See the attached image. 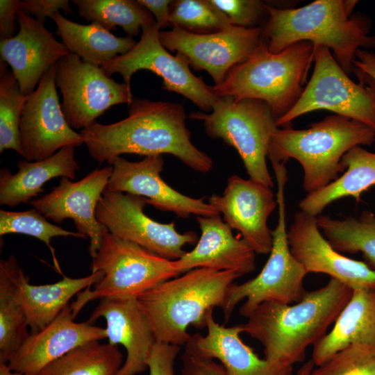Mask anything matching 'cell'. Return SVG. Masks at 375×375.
I'll list each match as a JSON object with an SVG mask.
<instances>
[{"instance_id":"obj_1","label":"cell","mask_w":375,"mask_h":375,"mask_svg":"<svg viewBox=\"0 0 375 375\" xmlns=\"http://www.w3.org/2000/svg\"><path fill=\"white\" fill-rule=\"evenodd\" d=\"M128 114L119 122H95L81 131L83 144L94 160L111 165L122 154H171L196 172L210 171L212 160L193 144L181 104L133 98Z\"/></svg>"},{"instance_id":"obj_2","label":"cell","mask_w":375,"mask_h":375,"mask_svg":"<svg viewBox=\"0 0 375 375\" xmlns=\"http://www.w3.org/2000/svg\"><path fill=\"white\" fill-rule=\"evenodd\" d=\"M352 292L331 278L324 286L306 292L295 304L261 303L240 324L242 333L261 343L265 359L271 364L293 366L303 362L307 348L327 333Z\"/></svg>"},{"instance_id":"obj_3","label":"cell","mask_w":375,"mask_h":375,"mask_svg":"<svg viewBox=\"0 0 375 375\" xmlns=\"http://www.w3.org/2000/svg\"><path fill=\"white\" fill-rule=\"evenodd\" d=\"M358 1L315 0L298 8H277L265 3L268 20L262 40L272 53L308 41L332 50L335 58L349 74L353 72L356 54L360 47L375 48V35H369L370 19L352 14Z\"/></svg>"},{"instance_id":"obj_4","label":"cell","mask_w":375,"mask_h":375,"mask_svg":"<svg viewBox=\"0 0 375 375\" xmlns=\"http://www.w3.org/2000/svg\"><path fill=\"white\" fill-rule=\"evenodd\" d=\"M240 276L233 271L196 268L138 297L156 341L185 345L191 337L188 327L206 328L208 314L223 307L228 288Z\"/></svg>"},{"instance_id":"obj_5","label":"cell","mask_w":375,"mask_h":375,"mask_svg":"<svg viewBox=\"0 0 375 375\" xmlns=\"http://www.w3.org/2000/svg\"><path fill=\"white\" fill-rule=\"evenodd\" d=\"M375 142V131L356 120L331 115L308 128H277L269 145L270 162L285 163L293 158L303 172V188L308 194L318 191L345 171L344 155L356 146Z\"/></svg>"},{"instance_id":"obj_6","label":"cell","mask_w":375,"mask_h":375,"mask_svg":"<svg viewBox=\"0 0 375 375\" xmlns=\"http://www.w3.org/2000/svg\"><path fill=\"white\" fill-rule=\"evenodd\" d=\"M314 55V44L308 41L272 53L261 39L245 61L232 67L221 84L212 86L213 91L217 98L263 101L277 120L300 98Z\"/></svg>"},{"instance_id":"obj_7","label":"cell","mask_w":375,"mask_h":375,"mask_svg":"<svg viewBox=\"0 0 375 375\" xmlns=\"http://www.w3.org/2000/svg\"><path fill=\"white\" fill-rule=\"evenodd\" d=\"M92 273L102 278L81 291L70 304L75 319L90 301L106 298H137L160 283L181 274L174 261L162 258L141 246L123 240L108 229L92 258Z\"/></svg>"},{"instance_id":"obj_8","label":"cell","mask_w":375,"mask_h":375,"mask_svg":"<svg viewBox=\"0 0 375 375\" xmlns=\"http://www.w3.org/2000/svg\"><path fill=\"white\" fill-rule=\"evenodd\" d=\"M277 183L278 220L272 231L273 244L260 272L241 284H232L222 310L226 324L235 306L242 300L240 314L248 316L261 303L276 301L290 304L299 301L307 292L303 280L308 274L292 256L288 240L285 220V185L288 181L285 164L272 165Z\"/></svg>"},{"instance_id":"obj_9","label":"cell","mask_w":375,"mask_h":375,"mask_svg":"<svg viewBox=\"0 0 375 375\" xmlns=\"http://www.w3.org/2000/svg\"><path fill=\"white\" fill-rule=\"evenodd\" d=\"M189 117L203 122L208 136L222 140L237 151L250 179L274 187L267 157L271 138L278 127L266 102L218 98L209 113L192 112Z\"/></svg>"},{"instance_id":"obj_10","label":"cell","mask_w":375,"mask_h":375,"mask_svg":"<svg viewBox=\"0 0 375 375\" xmlns=\"http://www.w3.org/2000/svg\"><path fill=\"white\" fill-rule=\"evenodd\" d=\"M314 69L310 80L295 105L276 120L279 128L310 112L326 110L360 122L375 131V80L361 70L353 72L359 82L353 81L342 69L329 49L315 47Z\"/></svg>"},{"instance_id":"obj_11","label":"cell","mask_w":375,"mask_h":375,"mask_svg":"<svg viewBox=\"0 0 375 375\" xmlns=\"http://www.w3.org/2000/svg\"><path fill=\"white\" fill-rule=\"evenodd\" d=\"M160 29L156 21L142 27L140 39L134 47L101 67V69L109 77L119 74L130 87L135 72L149 70L162 78L164 90L183 95L210 112L218 99L212 87L192 74L183 56H173L166 50L159 40Z\"/></svg>"},{"instance_id":"obj_12","label":"cell","mask_w":375,"mask_h":375,"mask_svg":"<svg viewBox=\"0 0 375 375\" xmlns=\"http://www.w3.org/2000/svg\"><path fill=\"white\" fill-rule=\"evenodd\" d=\"M56 83L62 97L63 115L75 130L90 126L110 107L130 105L133 99L130 86L70 52L56 64Z\"/></svg>"},{"instance_id":"obj_13","label":"cell","mask_w":375,"mask_h":375,"mask_svg":"<svg viewBox=\"0 0 375 375\" xmlns=\"http://www.w3.org/2000/svg\"><path fill=\"white\" fill-rule=\"evenodd\" d=\"M147 199L131 194L104 191L96 217L113 235L170 260L181 258L186 244H197L194 231L179 233L175 222L164 224L147 216Z\"/></svg>"},{"instance_id":"obj_14","label":"cell","mask_w":375,"mask_h":375,"mask_svg":"<svg viewBox=\"0 0 375 375\" xmlns=\"http://www.w3.org/2000/svg\"><path fill=\"white\" fill-rule=\"evenodd\" d=\"M262 29L235 26L212 33L196 34L176 26L159 32L165 49L183 56L194 70H205L221 84L235 65L245 61L261 40Z\"/></svg>"},{"instance_id":"obj_15","label":"cell","mask_w":375,"mask_h":375,"mask_svg":"<svg viewBox=\"0 0 375 375\" xmlns=\"http://www.w3.org/2000/svg\"><path fill=\"white\" fill-rule=\"evenodd\" d=\"M56 65L27 98L20 122L22 157L28 161L47 158L67 146L83 144L80 133L67 124L56 90Z\"/></svg>"},{"instance_id":"obj_16","label":"cell","mask_w":375,"mask_h":375,"mask_svg":"<svg viewBox=\"0 0 375 375\" xmlns=\"http://www.w3.org/2000/svg\"><path fill=\"white\" fill-rule=\"evenodd\" d=\"M207 201L232 230L240 232L256 253L269 254L273 236L267 219L277 207L271 188L231 175L223 193L212 194Z\"/></svg>"},{"instance_id":"obj_17","label":"cell","mask_w":375,"mask_h":375,"mask_svg":"<svg viewBox=\"0 0 375 375\" xmlns=\"http://www.w3.org/2000/svg\"><path fill=\"white\" fill-rule=\"evenodd\" d=\"M112 165L97 169L78 181L62 177L58 185L30 204L56 223L74 221L77 232L90 239L89 252L94 256L107 228L96 217L97 204L112 174Z\"/></svg>"},{"instance_id":"obj_18","label":"cell","mask_w":375,"mask_h":375,"mask_svg":"<svg viewBox=\"0 0 375 375\" xmlns=\"http://www.w3.org/2000/svg\"><path fill=\"white\" fill-rule=\"evenodd\" d=\"M164 165L162 155L146 156L138 162L119 156L111 165L112 172L105 191L144 197L156 209L180 218L219 214L204 198L186 196L169 185L160 176Z\"/></svg>"},{"instance_id":"obj_19","label":"cell","mask_w":375,"mask_h":375,"mask_svg":"<svg viewBox=\"0 0 375 375\" xmlns=\"http://www.w3.org/2000/svg\"><path fill=\"white\" fill-rule=\"evenodd\" d=\"M287 234L292 256L307 274H326L353 290L375 288V271L336 251L322 234L316 217L297 212Z\"/></svg>"},{"instance_id":"obj_20","label":"cell","mask_w":375,"mask_h":375,"mask_svg":"<svg viewBox=\"0 0 375 375\" xmlns=\"http://www.w3.org/2000/svg\"><path fill=\"white\" fill-rule=\"evenodd\" d=\"M17 34L0 41L1 60L9 65L28 97L48 71L69 51L44 24L18 8Z\"/></svg>"},{"instance_id":"obj_21","label":"cell","mask_w":375,"mask_h":375,"mask_svg":"<svg viewBox=\"0 0 375 375\" xmlns=\"http://www.w3.org/2000/svg\"><path fill=\"white\" fill-rule=\"evenodd\" d=\"M67 305L49 324L31 333L8 365L22 375H38L50 362L83 344L107 338L106 328L76 322Z\"/></svg>"},{"instance_id":"obj_22","label":"cell","mask_w":375,"mask_h":375,"mask_svg":"<svg viewBox=\"0 0 375 375\" xmlns=\"http://www.w3.org/2000/svg\"><path fill=\"white\" fill-rule=\"evenodd\" d=\"M103 317L108 343L126 350V358L116 375H136L147 368V360L156 342L137 298H106L90 316L88 322Z\"/></svg>"},{"instance_id":"obj_23","label":"cell","mask_w":375,"mask_h":375,"mask_svg":"<svg viewBox=\"0 0 375 375\" xmlns=\"http://www.w3.org/2000/svg\"><path fill=\"white\" fill-rule=\"evenodd\" d=\"M196 219L201 236L195 247L174 260L180 274L196 268H208L233 271L242 276L255 270L256 253L242 238L233 235L220 214L197 216Z\"/></svg>"},{"instance_id":"obj_24","label":"cell","mask_w":375,"mask_h":375,"mask_svg":"<svg viewBox=\"0 0 375 375\" xmlns=\"http://www.w3.org/2000/svg\"><path fill=\"white\" fill-rule=\"evenodd\" d=\"M206 328V335L196 333L190 340L201 354L219 360L227 375H294L292 366L273 365L260 358L240 338V324L220 325L212 311L207 315Z\"/></svg>"},{"instance_id":"obj_25","label":"cell","mask_w":375,"mask_h":375,"mask_svg":"<svg viewBox=\"0 0 375 375\" xmlns=\"http://www.w3.org/2000/svg\"><path fill=\"white\" fill-rule=\"evenodd\" d=\"M15 285V295L27 320L31 333H35L52 322L78 292L94 285L102 278L99 272L82 278H63L54 283H30L14 256L8 258Z\"/></svg>"},{"instance_id":"obj_26","label":"cell","mask_w":375,"mask_h":375,"mask_svg":"<svg viewBox=\"0 0 375 375\" xmlns=\"http://www.w3.org/2000/svg\"><path fill=\"white\" fill-rule=\"evenodd\" d=\"M74 146H67L51 156L38 161L19 160L17 172L0 170V205L10 208L28 203L44 191L43 185L56 177L76 178L79 170Z\"/></svg>"},{"instance_id":"obj_27","label":"cell","mask_w":375,"mask_h":375,"mask_svg":"<svg viewBox=\"0 0 375 375\" xmlns=\"http://www.w3.org/2000/svg\"><path fill=\"white\" fill-rule=\"evenodd\" d=\"M353 344L375 345V288L353 290L332 329L313 344L316 366Z\"/></svg>"},{"instance_id":"obj_28","label":"cell","mask_w":375,"mask_h":375,"mask_svg":"<svg viewBox=\"0 0 375 375\" xmlns=\"http://www.w3.org/2000/svg\"><path fill=\"white\" fill-rule=\"evenodd\" d=\"M51 18L56 24L57 35L68 51L83 62L100 67L115 57L126 53L136 44L131 37H117L96 23L74 22L60 12Z\"/></svg>"},{"instance_id":"obj_29","label":"cell","mask_w":375,"mask_h":375,"mask_svg":"<svg viewBox=\"0 0 375 375\" xmlns=\"http://www.w3.org/2000/svg\"><path fill=\"white\" fill-rule=\"evenodd\" d=\"M344 174L324 188L307 194L299 203L300 210L317 217L332 202L352 197L357 202L362 194L375 185V153L356 146L342 157Z\"/></svg>"},{"instance_id":"obj_30","label":"cell","mask_w":375,"mask_h":375,"mask_svg":"<svg viewBox=\"0 0 375 375\" xmlns=\"http://www.w3.org/2000/svg\"><path fill=\"white\" fill-rule=\"evenodd\" d=\"M317 224L331 245L340 253L361 252L375 271V215L363 211L359 216L333 219L319 215Z\"/></svg>"},{"instance_id":"obj_31","label":"cell","mask_w":375,"mask_h":375,"mask_svg":"<svg viewBox=\"0 0 375 375\" xmlns=\"http://www.w3.org/2000/svg\"><path fill=\"white\" fill-rule=\"evenodd\" d=\"M122 359L117 345L93 341L50 362L38 375H116Z\"/></svg>"},{"instance_id":"obj_32","label":"cell","mask_w":375,"mask_h":375,"mask_svg":"<svg viewBox=\"0 0 375 375\" xmlns=\"http://www.w3.org/2000/svg\"><path fill=\"white\" fill-rule=\"evenodd\" d=\"M78 15L87 22L96 23L108 31L120 26L127 36L139 35L142 27L155 19L151 12L134 0H73Z\"/></svg>"},{"instance_id":"obj_33","label":"cell","mask_w":375,"mask_h":375,"mask_svg":"<svg viewBox=\"0 0 375 375\" xmlns=\"http://www.w3.org/2000/svg\"><path fill=\"white\" fill-rule=\"evenodd\" d=\"M25 313L17 300L8 259L0 260V362L8 363L29 336Z\"/></svg>"},{"instance_id":"obj_34","label":"cell","mask_w":375,"mask_h":375,"mask_svg":"<svg viewBox=\"0 0 375 375\" xmlns=\"http://www.w3.org/2000/svg\"><path fill=\"white\" fill-rule=\"evenodd\" d=\"M26 97L8 64L0 62V153L12 149L22 156L19 122Z\"/></svg>"},{"instance_id":"obj_35","label":"cell","mask_w":375,"mask_h":375,"mask_svg":"<svg viewBox=\"0 0 375 375\" xmlns=\"http://www.w3.org/2000/svg\"><path fill=\"white\" fill-rule=\"evenodd\" d=\"M169 24L196 34L216 33L232 26L226 15L210 0L172 1Z\"/></svg>"},{"instance_id":"obj_36","label":"cell","mask_w":375,"mask_h":375,"mask_svg":"<svg viewBox=\"0 0 375 375\" xmlns=\"http://www.w3.org/2000/svg\"><path fill=\"white\" fill-rule=\"evenodd\" d=\"M10 233H21L34 237L44 242L51 251L56 267L60 269L51 246V240L56 237H75L87 239L78 232L69 231L49 222L46 217L35 208L29 210L14 212L0 210V235Z\"/></svg>"},{"instance_id":"obj_37","label":"cell","mask_w":375,"mask_h":375,"mask_svg":"<svg viewBox=\"0 0 375 375\" xmlns=\"http://www.w3.org/2000/svg\"><path fill=\"white\" fill-rule=\"evenodd\" d=\"M310 375H375V345L350 344L317 366Z\"/></svg>"},{"instance_id":"obj_38","label":"cell","mask_w":375,"mask_h":375,"mask_svg":"<svg viewBox=\"0 0 375 375\" xmlns=\"http://www.w3.org/2000/svg\"><path fill=\"white\" fill-rule=\"evenodd\" d=\"M210 3L224 13L233 26L257 28L265 13V3L258 0H210Z\"/></svg>"},{"instance_id":"obj_39","label":"cell","mask_w":375,"mask_h":375,"mask_svg":"<svg viewBox=\"0 0 375 375\" xmlns=\"http://www.w3.org/2000/svg\"><path fill=\"white\" fill-rule=\"evenodd\" d=\"M181 359L182 375H227L222 364L201 354L190 340L185 345Z\"/></svg>"},{"instance_id":"obj_40","label":"cell","mask_w":375,"mask_h":375,"mask_svg":"<svg viewBox=\"0 0 375 375\" xmlns=\"http://www.w3.org/2000/svg\"><path fill=\"white\" fill-rule=\"evenodd\" d=\"M180 346L156 342L147 360L149 375H176L175 360Z\"/></svg>"},{"instance_id":"obj_41","label":"cell","mask_w":375,"mask_h":375,"mask_svg":"<svg viewBox=\"0 0 375 375\" xmlns=\"http://www.w3.org/2000/svg\"><path fill=\"white\" fill-rule=\"evenodd\" d=\"M18 2L19 9L27 15L34 16L42 24H44L47 17L51 18L59 10L73 15L68 0H18Z\"/></svg>"},{"instance_id":"obj_42","label":"cell","mask_w":375,"mask_h":375,"mask_svg":"<svg viewBox=\"0 0 375 375\" xmlns=\"http://www.w3.org/2000/svg\"><path fill=\"white\" fill-rule=\"evenodd\" d=\"M18 0L0 1V41L14 37L17 31Z\"/></svg>"},{"instance_id":"obj_43","label":"cell","mask_w":375,"mask_h":375,"mask_svg":"<svg viewBox=\"0 0 375 375\" xmlns=\"http://www.w3.org/2000/svg\"><path fill=\"white\" fill-rule=\"evenodd\" d=\"M147 8L161 28L169 25V15L172 1L169 0H138Z\"/></svg>"},{"instance_id":"obj_44","label":"cell","mask_w":375,"mask_h":375,"mask_svg":"<svg viewBox=\"0 0 375 375\" xmlns=\"http://www.w3.org/2000/svg\"><path fill=\"white\" fill-rule=\"evenodd\" d=\"M355 68L375 80V54L365 49L358 50L353 62Z\"/></svg>"},{"instance_id":"obj_45","label":"cell","mask_w":375,"mask_h":375,"mask_svg":"<svg viewBox=\"0 0 375 375\" xmlns=\"http://www.w3.org/2000/svg\"><path fill=\"white\" fill-rule=\"evenodd\" d=\"M312 359L306 361L298 370L296 375H310L315 367Z\"/></svg>"},{"instance_id":"obj_46","label":"cell","mask_w":375,"mask_h":375,"mask_svg":"<svg viewBox=\"0 0 375 375\" xmlns=\"http://www.w3.org/2000/svg\"><path fill=\"white\" fill-rule=\"evenodd\" d=\"M0 375H22L10 369L8 363L0 362Z\"/></svg>"}]
</instances>
